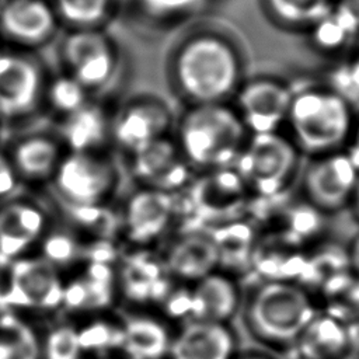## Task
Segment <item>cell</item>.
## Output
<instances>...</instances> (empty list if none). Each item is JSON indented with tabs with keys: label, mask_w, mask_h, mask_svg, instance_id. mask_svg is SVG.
I'll return each mask as SVG.
<instances>
[{
	"label": "cell",
	"mask_w": 359,
	"mask_h": 359,
	"mask_svg": "<svg viewBox=\"0 0 359 359\" xmlns=\"http://www.w3.org/2000/svg\"><path fill=\"white\" fill-rule=\"evenodd\" d=\"M172 69L180 91L192 104L223 102L238 88L241 60L223 36L198 34L178 48Z\"/></svg>",
	"instance_id": "obj_1"
},
{
	"label": "cell",
	"mask_w": 359,
	"mask_h": 359,
	"mask_svg": "<svg viewBox=\"0 0 359 359\" xmlns=\"http://www.w3.org/2000/svg\"><path fill=\"white\" fill-rule=\"evenodd\" d=\"M237 111L223 102L192 104L178 125L177 144L188 163L205 168H227L247 142Z\"/></svg>",
	"instance_id": "obj_2"
},
{
	"label": "cell",
	"mask_w": 359,
	"mask_h": 359,
	"mask_svg": "<svg viewBox=\"0 0 359 359\" xmlns=\"http://www.w3.org/2000/svg\"><path fill=\"white\" fill-rule=\"evenodd\" d=\"M352 105L332 88L293 91L287 115L296 143L310 153H332L352 132Z\"/></svg>",
	"instance_id": "obj_3"
},
{
	"label": "cell",
	"mask_w": 359,
	"mask_h": 359,
	"mask_svg": "<svg viewBox=\"0 0 359 359\" xmlns=\"http://www.w3.org/2000/svg\"><path fill=\"white\" fill-rule=\"evenodd\" d=\"M118 181V172L105 151H66L50 185L72 210L104 208Z\"/></svg>",
	"instance_id": "obj_4"
},
{
	"label": "cell",
	"mask_w": 359,
	"mask_h": 359,
	"mask_svg": "<svg viewBox=\"0 0 359 359\" xmlns=\"http://www.w3.org/2000/svg\"><path fill=\"white\" fill-rule=\"evenodd\" d=\"M313 317L309 296L300 287L285 282H271L259 287L248 307L254 331L272 342L297 339Z\"/></svg>",
	"instance_id": "obj_5"
},
{
	"label": "cell",
	"mask_w": 359,
	"mask_h": 359,
	"mask_svg": "<svg viewBox=\"0 0 359 359\" xmlns=\"http://www.w3.org/2000/svg\"><path fill=\"white\" fill-rule=\"evenodd\" d=\"M6 282L1 292L4 304L0 309L53 311L63 304L65 278L45 258L24 257L6 265Z\"/></svg>",
	"instance_id": "obj_6"
},
{
	"label": "cell",
	"mask_w": 359,
	"mask_h": 359,
	"mask_svg": "<svg viewBox=\"0 0 359 359\" xmlns=\"http://www.w3.org/2000/svg\"><path fill=\"white\" fill-rule=\"evenodd\" d=\"M59 57L65 73L88 93L109 83L118 66V49L102 28L69 29L59 45Z\"/></svg>",
	"instance_id": "obj_7"
},
{
	"label": "cell",
	"mask_w": 359,
	"mask_h": 359,
	"mask_svg": "<svg viewBox=\"0 0 359 359\" xmlns=\"http://www.w3.org/2000/svg\"><path fill=\"white\" fill-rule=\"evenodd\" d=\"M296 160V149L285 136L278 132L254 133L236 160V171L245 185L259 194L271 195L285 187Z\"/></svg>",
	"instance_id": "obj_8"
},
{
	"label": "cell",
	"mask_w": 359,
	"mask_h": 359,
	"mask_svg": "<svg viewBox=\"0 0 359 359\" xmlns=\"http://www.w3.org/2000/svg\"><path fill=\"white\" fill-rule=\"evenodd\" d=\"M46 77L38 59L24 50L0 53V119H20L43 102Z\"/></svg>",
	"instance_id": "obj_9"
},
{
	"label": "cell",
	"mask_w": 359,
	"mask_h": 359,
	"mask_svg": "<svg viewBox=\"0 0 359 359\" xmlns=\"http://www.w3.org/2000/svg\"><path fill=\"white\" fill-rule=\"evenodd\" d=\"M50 229L45 209L29 199L11 196L0 202V262L6 266L28 257Z\"/></svg>",
	"instance_id": "obj_10"
},
{
	"label": "cell",
	"mask_w": 359,
	"mask_h": 359,
	"mask_svg": "<svg viewBox=\"0 0 359 359\" xmlns=\"http://www.w3.org/2000/svg\"><path fill=\"white\" fill-rule=\"evenodd\" d=\"M237 114L247 130L271 133L287 121L293 90L273 79H254L237 88Z\"/></svg>",
	"instance_id": "obj_11"
},
{
	"label": "cell",
	"mask_w": 359,
	"mask_h": 359,
	"mask_svg": "<svg viewBox=\"0 0 359 359\" xmlns=\"http://www.w3.org/2000/svg\"><path fill=\"white\" fill-rule=\"evenodd\" d=\"M50 0H3L0 3V36L21 49L48 43L59 28Z\"/></svg>",
	"instance_id": "obj_12"
},
{
	"label": "cell",
	"mask_w": 359,
	"mask_h": 359,
	"mask_svg": "<svg viewBox=\"0 0 359 359\" xmlns=\"http://www.w3.org/2000/svg\"><path fill=\"white\" fill-rule=\"evenodd\" d=\"M171 125L168 107L149 97L126 102L111 119V139L129 154L167 136Z\"/></svg>",
	"instance_id": "obj_13"
},
{
	"label": "cell",
	"mask_w": 359,
	"mask_h": 359,
	"mask_svg": "<svg viewBox=\"0 0 359 359\" xmlns=\"http://www.w3.org/2000/svg\"><path fill=\"white\" fill-rule=\"evenodd\" d=\"M359 171L346 153H327L314 161L304 180V187L311 202L323 209L342 206L355 192Z\"/></svg>",
	"instance_id": "obj_14"
},
{
	"label": "cell",
	"mask_w": 359,
	"mask_h": 359,
	"mask_svg": "<svg viewBox=\"0 0 359 359\" xmlns=\"http://www.w3.org/2000/svg\"><path fill=\"white\" fill-rule=\"evenodd\" d=\"M130 156L132 171L144 188L170 192L181 187L188 178V161L178 144L167 136Z\"/></svg>",
	"instance_id": "obj_15"
},
{
	"label": "cell",
	"mask_w": 359,
	"mask_h": 359,
	"mask_svg": "<svg viewBox=\"0 0 359 359\" xmlns=\"http://www.w3.org/2000/svg\"><path fill=\"white\" fill-rule=\"evenodd\" d=\"M66 150L57 136L29 133L13 142L6 151L20 184H49Z\"/></svg>",
	"instance_id": "obj_16"
},
{
	"label": "cell",
	"mask_w": 359,
	"mask_h": 359,
	"mask_svg": "<svg viewBox=\"0 0 359 359\" xmlns=\"http://www.w3.org/2000/svg\"><path fill=\"white\" fill-rule=\"evenodd\" d=\"M174 213V199L170 192L142 188L126 202L122 226L128 238L146 244L157 238L167 227Z\"/></svg>",
	"instance_id": "obj_17"
},
{
	"label": "cell",
	"mask_w": 359,
	"mask_h": 359,
	"mask_svg": "<svg viewBox=\"0 0 359 359\" xmlns=\"http://www.w3.org/2000/svg\"><path fill=\"white\" fill-rule=\"evenodd\" d=\"M57 139L66 151H104L105 142L111 139V118L101 105L88 101L62 116Z\"/></svg>",
	"instance_id": "obj_18"
},
{
	"label": "cell",
	"mask_w": 359,
	"mask_h": 359,
	"mask_svg": "<svg viewBox=\"0 0 359 359\" xmlns=\"http://www.w3.org/2000/svg\"><path fill=\"white\" fill-rule=\"evenodd\" d=\"M172 359H231L234 341L223 323L192 321L170 345Z\"/></svg>",
	"instance_id": "obj_19"
},
{
	"label": "cell",
	"mask_w": 359,
	"mask_h": 359,
	"mask_svg": "<svg viewBox=\"0 0 359 359\" xmlns=\"http://www.w3.org/2000/svg\"><path fill=\"white\" fill-rule=\"evenodd\" d=\"M114 272L102 259L87 261L84 271L65 280L62 307L73 311H97L114 297Z\"/></svg>",
	"instance_id": "obj_20"
},
{
	"label": "cell",
	"mask_w": 359,
	"mask_h": 359,
	"mask_svg": "<svg viewBox=\"0 0 359 359\" xmlns=\"http://www.w3.org/2000/svg\"><path fill=\"white\" fill-rule=\"evenodd\" d=\"M219 250L215 238L203 234L181 237L167 254V268L182 279L199 280L213 272L219 264Z\"/></svg>",
	"instance_id": "obj_21"
},
{
	"label": "cell",
	"mask_w": 359,
	"mask_h": 359,
	"mask_svg": "<svg viewBox=\"0 0 359 359\" xmlns=\"http://www.w3.org/2000/svg\"><path fill=\"white\" fill-rule=\"evenodd\" d=\"M237 299L234 283L229 278L212 272L196 280L189 309L195 321L224 323L234 313Z\"/></svg>",
	"instance_id": "obj_22"
},
{
	"label": "cell",
	"mask_w": 359,
	"mask_h": 359,
	"mask_svg": "<svg viewBox=\"0 0 359 359\" xmlns=\"http://www.w3.org/2000/svg\"><path fill=\"white\" fill-rule=\"evenodd\" d=\"M170 345L165 327L153 317L130 316L121 324L119 349L128 359H161Z\"/></svg>",
	"instance_id": "obj_23"
},
{
	"label": "cell",
	"mask_w": 359,
	"mask_h": 359,
	"mask_svg": "<svg viewBox=\"0 0 359 359\" xmlns=\"http://www.w3.org/2000/svg\"><path fill=\"white\" fill-rule=\"evenodd\" d=\"M297 339L306 359H338L349 346L346 327L332 316H314Z\"/></svg>",
	"instance_id": "obj_24"
},
{
	"label": "cell",
	"mask_w": 359,
	"mask_h": 359,
	"mask_svg": "<svg viewBox=\"0 0 359 359\" xmlns=\"http://www.w3.org/2000/svg\"><path fill=\"white\" fill-rule=\"evenodd\" d=\"M41 335L21 313L0 309V359H41Z\"/></svg>",
	"instance_id": "obj_25"
},
{
	"label": "cell",
	"mask_w": 359,
	"mask_h": 359,
	"mask_svg": "<svg viewBox=\"0 0 359 359\" xmlns=\"http://www.w3.org/2000/svg\"><path fill=\"white\" fill-rule=\"evenodd\" d=\"M60 22L74 28H101L111 14L112 0H50Z\"/></svg>",
	"instance_id": "obj_26"
},
{
	"label": "cell",
	"mask_w": 359,
	"mask_h": 359,
	"mask_svg": "<svg viewBox=\"0 0 359 359\" xmlns=\"http://www.w3.org/2000/svg\"><path fill=\"white\" fill-rule=\"evenodd\" d=\"M269 13L290 27H313L327 15L334 0H265Z\"/></svg>",
	"instance_id": "obj_27"
},
{
	"label": "cell",
	"mask_w": 359,
	"mask_h": 359,
	"mask_svg": "<svg viewBox=\"0 0 359 359\" xmlns=\"http://www.w3.org/2000/svg\"><path fill=\"white\" fill-rule=\"evenodd\" d=\"M41 359H87L77 324L60 321L41 335Z\"/></svg>",
	"instance_id": "obj_28"
},
{
	"label": "cell",
	"mask_w": 359,
	"mask_h": 359,
	"mask_svg": "<svg viewBox=\"0 0 359 359\" xmlns=\"http://www.w3.org/2000/svg\"><path fill=\"white\" fill-rule=\"evenodd\" d=\"M311 29L314 43L324 50L345 48L359 36V28L334 6L327 15L311 27Z\"/></svg>",
	"instance_id": "obj_29"
},
{
	"label": "cell",
	"mask_w": 359,
	"mask_h": 359,
	"mask_svg": "<svg viewBox=\"0 0 359 359\" xmlns=\"http://www.w3.org/2000/svg\"><path fill=\"white\" fill-rule=\"evenodd\" d=\"M43 101L55 112L60 114V116H65L86 105L90 101V93L77 80L63 72L46 80Z\"/></svg>",
	"instance_id": "obj_30"
},
{
	"label": "cell",
	"mask_w": 359,
	"mask_h": 359,
	"mask_svg": "<svg viewBox=\"0 0 359 359\" xmlns=\"http://www.w3.org/2000/svg\"><path fill=\"white\" fill-rule=\"evenodd\" d=\"M77 330L86 358L88 353H93L94 358L108 356L107 351L119 349L121 324L114 325L101 318H95L84 325H77Z\"/></svg>",
	"instance_id": "obj_31"
},
{
	"label": "cell",
	"mask_w": 359,
	"mask_h": 359,
	"mask_svg": "<svg viewBox=\"0 0 359 359\" xmlns=\"http://www.w3.org/2000/svg\"><path fill=\"white\" fill-rule=\"evenodd\" d=\"M351 105L359 104V55L337 67L332 74V87Z\"/></svg>",
	"instance_id": "obj_32"
},
{
	"label": "cell",
	"mask_w": 359,
	"mask_h": 359,
	"mask_svg": "<svg viewBox=\"0 0 359 359\" xmlns=\"http://www.w3.org/2000/svg\"><path fill=\"white\" fill-rule=\"evenodd\" d=\"M20 181L11 167L6 151H0V202L13 196Z\"/></svg>",
	"instance_id": "obj_33"
},
{
	"label": "cell",
	"mask_w": 359,
	"mask_h": 359,
	"mask_svg": "<svg viewBox=\"0 0 359 359\" xmlns=\"http://www.w3.org/2000/svg\"><path fill=\"white\" fill-rule=\"evenodd\" d=\"M334 7L351 18L359 28V0H334Z\"/></svg>",
	"instance_id": "obj_34"
},
{
	"label": "cell",
	"mask_w": 359,
	"mask_h": 359,
	"mask_svg": "<svg viewBox=\"0 0 359 359\" xmlns=\"http://www.w3.org/2000/svg\"><path fill=\"white\" fill-rule=\"evenodd\" d=\"M349 160L352 161V164L356 167V170L359 171V126L356 128V130L353 132L352 135V139H351V144H349V149L346 151Z\"/></svg>",
	"instance_id": "obj_35"
},
{
	"label": "cell",
	"mask_w": 359,
	"mask_h": 359,
	"mask_svg": "<svg viewBox=\"0 0 359 359\" xmlns=\"http://www.w3.org/2000/svg\"><path fill=\"white\" fill-rule=\"evenodd\" d=\"M349 258H351V264L355 269V272L359 275V237L355 238L351 251H349Z\"/></svg>",
	"instance_id": "obj_36"
},
{
	"label": "cell",
	"mask_w": 359,
	"mask_h": 359,
	"mask_svg": "<svg viewBox=\"0 0 359 359\" xmlns=\"http://www.w3.org/2000/svg\"><path fill=\"white\" fill-rule=\"evenodd\" d=\"M346 330H348L349 344H359V320Z\"/></svg>",
	"instance_id": "obj_37"
},
{
	"label": "cell",
	"mask_w": 359,
	"mask_h": 359,
	"mask_svg": "<svg viewBox=\"0 0 359 359\" xmlns=\"http://www.w3.org/2000/svg\"><path fill=\"white\" fill-rule=\"evenodd\" d=\"M355 194H356V205H358V212H359V182H358V185H356Z\"/></svg>",
	"instance_id": "obj_38"
},
{
	"label": "cell",
	"mask_w": 359,
	"mask_h": 359,
	"mask_svg": "<svg viewBox=\"0 0 359 359\" xmlns=\"http://www.w3.org/2000/svg\"><path fill=\"white\" fill-rule=\"evenodd\" d=\"M93 359H115V358H111V356H101V358H93Z\"/></svg>",
	"instance_id": "obj_39"
},
{
	"label": "cell",
	"mask_w": 359,
	"mask_h": 359,
	"mask_svg": "<svg viewBox=\"0 0 359 359\" xmlns=\"http://www.w3.org/2000/svg\"><path fill=\"white\" fill-rule=\"evenodd\" d=\"M251 359H262V358H251Z\"/></svg>",
	"instance_id": "obj_40"
},
{
	"label": "cell",
	"mask_w": 359,
	"mask_h": 359,
	"mask_svg": "<svg viewBox=\"0 0 359 359\" xmlns=\"http://www.w3.org/2000/svg\"><path fill=\"white\" fill-rule=\"evenodd\" d=\"M0 123H1V119H0Z\"/></svg>",
	"instance_id": "obj_41"
}]
</instances>
